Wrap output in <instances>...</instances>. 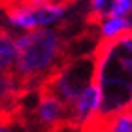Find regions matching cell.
<instances>
[{"label":"cell","instance_id":"obj_3","mask_svg":"<svg viewBox=\"0 0 132 132\" xmlns=\"http://www.w3.org/2000/svg\"><path fill=\"white\" fill-rule=\"evenodd\" d=\"M70 6H36L19 0H10L4 8V19L8 30L13 34H25L45 28H59L70 19Z\"/></svg>","mask_w":132,"mask_h":132},{"label":"cell","instance_id":"obj_1","mask_svg":"<svg viewBox=\"0 0 132 132\" xmlns=\"http://www.w3.org/2000/svg\"><path fill=\"white\" fill-rule=\"evenodd\" d=\"M94 85L102 98L100 119L132 110V32L98 44L94 51Z\"/></svg>","mask_w":132,"mask_h":132},{"label":"cell","instance_id":"obj_13","mask_svg":"<svg viewBox=\"0 0 132 132\" xmlns=\"http://www.w3.org/2000/svg\"><path fill=\"white\" fill-rule=\"evenodd\" d=\"M0 132H21V130H17L10 121H4V119H0Z\"/></svg>","mask_w":132,"mask_h":132},{"label":"cell","instance_id":"obj_8","mask_svg":"<svg viewBox=\"0 0 132 132\" xmlns=\"http://www.w3.org/2000/svg\"><path fill=\"white\" fill-rule=\"evenodd\" d=\"M93 27L98 42L102 44V42H111L132 32V19L130 17H119V15H108L104 19L93 23Z\"/></svg>","mask_w":132,"mask_h":132},{"label":"cell","instance_id":"obj_9","mask_svg":"<svg viewBox=\"0 0 132 132\" xmlns=\"http://www.w3.org/2000/svg\"><path fill=\"white\" fill-rule=\"evenodd\" d=\"M17 62V34L8 28L0 30V76L15 72Z\"/></svg>","mask_w":132,"mask_h":132},{"label":"cell","instance_id":"obj_14","mask_svg":"<svg viewBox=\"0 0 132 132\" xmlns=\"http://www.w3.org/2000/svg\"><path fill=\"white\" fill-rule=\"evenodd\" d=\"M6 2H8V0H6Z\"/></svg>","mask_w":132,"mask_h":132},{"label":"cell","instance_id":"obj_4","mask_svg":"<svg viewBox=\"0 0 132 132\" xmlns=\"http://www.w3.org/2000/svg\"><path fill=\"white\" fill-rule=\"evenodd\" d=\"M91 85H94V55L66 59L44 87L70 106Z\"/></svg>","mask_w":132,"mask_h":132},{"label":"cell","instance_id":"obj_2","mask_svg":"<svg viewBox=\"0 0 132 132\" xmlns=\"http://www.w3.org/2000/svg\"><path fill=\"white\" fill-rule=\"evenodd\" d=\"M68 40L62 28L17 34V62L13 74L25 89H42L66 61Z\"/></svg>","mask_w":132,"mask_h":132},{"label":"cell","instance_id":"obj_12","mask_svg":"<svg viewBox=\"0 0 132 132\" xmlns=\"http://www.w3.org/2000/svg\"><path fill=\"white\" fill-rule=\"evenodd\" d=\"M10 2V0H8ZM19 2H25V4H36V6H70L74 0H19Z\"/></svg>","mask_w":132,"mask_h":132},{"label":"cell","instance_id":"obj_11","mask_svg":"<svg viewBox=\"0 0 132 132\" xmlns=\"http://www.w3.org/2000/svg\"><path fill=\"white\" fill-rule=\"evenodd\" d=\"M23 89L25 87H23V83L19 81V77L15 74L0 76V106H8V104L17 102Z\"/></svg>","mask_w":132,"mask_h":132},{"label":"cell","instance_id":"obj_7","mask_svg":"<svg viewBox=\"0 0 132 132\" xmlns=\"http://www.w3.org/2000/svg\"><path fill=\"white\" fill-rule=\"evenodd\" d=\"M85 2H87V21L91 25L108 15L132 19V0H85Z\"/></svg>","mask_w":132,"mask_h":132},{"label":"cell","instance_id":"obj_10","mask_svg":"<svg viewBox=\"0 0 132 132\" xmlns=\"http://www.w3.org/2000/svg\"><path fill=\"white\" fill-rule=\"evenodd\" d=\"M85 132H132V110L121 111L110 119H98Z\"/></svg>","mask_w":132,"mask_h":132},{"label":"cell","instance_id":"obj_5","mask_svg":"<svg viewBox=\"0 0 132 132\" xmlns=\"http://www.w3.org/2000/svg\"><path fill=\"white\" fill-rule=\"evenodd\" d=\"M34 123L44 130H55L68 123V106L45 87L38 89L36 100L30 108Z\"/></svg>","mask_w":132,"mask_h":132},{"label":"cell","instance_id":"obj_6","mask_svg":"<svg viewBox=\"0 0 132 132\" xmlns=\"http://www.w3.org/2000/svg\"><path fill=\"white\" fill-rule=\"evenodd\" d=\"M100 108H102L100 93L96 85H91L68 106V123L72 127L87 130L100 119Z\"/></svg>","mask_w":132,"mask_h":132}]
</instances>
